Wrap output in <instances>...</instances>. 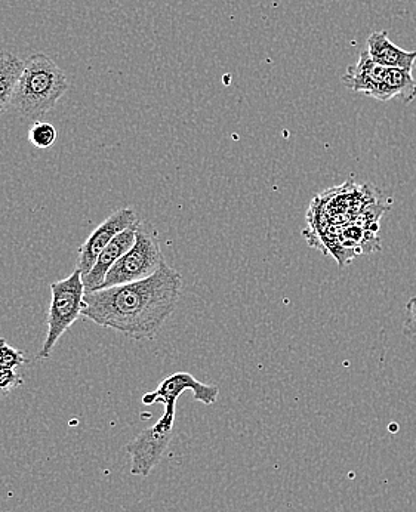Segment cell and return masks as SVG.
I'll list each match as a JSON object with an SVG mask.
<instances>
[{"instance_id": "3957f363", "label": "cell", "mask_w": 416, "mask_h": 512, "mask_svg": "<svg viewBox=\"0 0 416 512\" xmlns=\"http://www.w3.org/2000/svg\"><path fill=\"white\" fill-rule=\"evenodd\" d=\"M85 285L82 273L73 271L66 279L51 283V305L46 317V338L38 353V360H48L64 333L67 332L85 308Z\"/></svg>"}, {"instance_id": "8992f818", "label": "cell", "mask_w": 416, "mask_h": 512, "mask_svg": "<svg viewBox=\"0 0 416 512\" xmlns=\"http://www.w3.org/2000/svg\"><path fill=\"white\" fill-rule=\"evenodd\" d=\"M137 221V215H135L132 208H122L114 211L103 224L95 228L94 233L80 246L76 270L80 271L82 276H86L94 268L98 256L112 243L114 237Z\"/></svg>"}, {"instance_id": "4fadbf2b", "label": "cell", "mask_w": 416, "mask_h": 512, "mask_svg": "<svg viewBox=\"0 0 416 512\" xmlns=\"http://www.w3.org/2000/svg\"><path fill=\"white\" fill-rule=\"evenodd\" d=\"M29 141L33 147L38 148V150H48L54 146L55 141H57V129H55L54 125L46 122H38L33 123L32 128L29 131Z\"/></svg>"}, {"instance_id": "9a60e30c", "label": "cell", "mask_w": 416, "mask_h": 512, "mask_svg": "<svg viewBox=\"0 0 416 512\" xmlns=\"http://www.w3.org/2000/svg\"><path fill=\"white\" fill-rule=\"evenodd\" d=\"M23 378L15 372V369L0 366V394H8L23 384Z\"/></svg>"}, {"instance_id": "30bf717a", "label": "cell", "mask_w": 416, "mask_h": 512, "mask_svg": "<svg viewBox=\"0 0 416 512\" xmlns=\"http://www.w3.org/2000/svg\"><path fill=\"white\" fill-rule=\"evenodd\" d=\"M366 51L375 63L387 69H411L416 63V51H406L390 40L385 32H374L368 37Z\"/></svg>"}, {"instance_id": "9c48e42d", "label": "cell", "mask_w": 416, "mask_h": 512, "mask_svg": "<svg viewBox=\"0 0 416 512\" xmlns=\"http://www.w3.org/2000/svg\"><path fill=\"white\" fill-rule=\"evenodd\" d=\"M140 222L141 221L135 222L131 227L126 228L125 231L117 234L112 240V243L98 256L94 268H92L86 276H82L86 292L98 291L100 286L103 285L107 273L112 270L113 265L134 246Z\"/></svg>"}, {"instance_id": "2e32d148", "label": "cell", "mask_w": 416, "mask_h": 512, "mask_svg": "<svg viewBox=\"0 0 416 512\" xmlns=\"http://www.w3.org/2000/svg\"><path fill=\"white\" fill-rule=\"evenodd\" d=\"M405 332L406 335L416 339V298H412L411 301L406 304Z\"/></svg>"}, {"instance_id": "ba28073f", "label": "cell", "mask_w": 416, "mask_h": 512, "mask_svg": "<svg viewBox=\"0 0 416 512\" xmlns=\"http://www.w3.org/2000/svg\"><path fill=\"white\" fill-rule=\"evenodd\" d=\"M385 74L387 67L375 63L365 49L360 52L357 63L348 67L347 73L342 76V83L350 91L368 95L384 103Z\"/></svg>"}, {"instance_id": "5b68a950", "label": "cell", "mask_w": 416, "mask_h": 512, "mask_svg": "<svg viewBox=\"0 0 416 512\" xmlns=\"http://www.w3.org/2000/svg\"><path fill=\"white\" fill-rule=\"evenodd\" d=\"M190 390L193 393L194 400L211 406L220 396V388L217 385H206L197 381L191 373L177 372L168 376L160 382L157 390L152 393L144 394L143 404L152 406V404L162 403L165 406L162 418L153 425L157 431L165 434H174L175 410L177 402L184 391Z\"/></svg>"}, {"instance_id": "8fae6325", "label": "cell", "mask_w": 416, "mask_h": 512, "mask_svg": "<svg viewBox=\"0 0 416 512\" xmlns=\"http://www.w3.org/2000/svg\"><path fill=\"white\" fill-rule=\"evenodd\" d=\"M24 70V61L11 52L0 51V114L12 106L15 89Z\"/></svg>"}, {"instance_id": "277c9868", "label": "cell", "mask_w": 416, "mask_h": 512, "mask_svg": "<svg viewBox=\"0 0 416 512\" xmlns=\"http://www.w3.org/2000/svg\"><path fill=\"white\" fill-rule=\"evenodd\" d=\"M165 262L156 230L140 222L134 246L113 265L98 291L149 279Z\"/></svg>"}, {"instance_id": "52a82bcc", "label": "cell", "mask_w": 416, "mask_h": 512, "mask_svg": "<svg viewBox=\"0 0 416 512\" xmlns=\"http://www.w3.org/2000/svg\"><path fill=\"white\" fill-rule=\"evenodd\" d=\"M174 434H165L150 427L138 434L126 446V452L131 456L132 476L149 477L157 467L168 449Z\"/></svg>"}, {"instance_id": "5bb4252c", "label": "cell", "mask_w": 416, "mask_h": 512, "mask_svg": "<svg viewBox=\"0 0 416 512\" xmlns=\"http://www.w3.org/2000/svg\"><path fill=\"white\" fill-rule=\"evenodd\" d=\"M26 363V357L21 351L9 347L5 339L0 338V366L9 367V369H17Z\"/></svg>"}, {"instance_id": "6da1fadb", "label": "cell", "mask_w": 416, "mask_h": 512, "mask_svg": "<svg viewBox=\"0 0 416 512\" xmlns=\"http://www.w3.org/2000/svg\"><path fill=\"white\" fill-rule=\"evenodd\" d=\"M183 277L168 264L146 280L85 293L82 316L135 341H152L177 310Z\"/></svg>"}, {"instance_id": "7c38bea8", "label": "cell", "mask_w": 416, "mask_h": 512, "mask_svg": "<svg viewBox=\"0 0 416 512\" xmlns=\"http://www.w3.org/2000/svg\"><path fill=\"white\" fill-rule=\"evenodd\" d=\"M400 98L409 104L416 98V82L411 69H387L384 83V103Z\"/></svg>"}, {"instance_id": "7a4b0ae2", "label": "cell", "mask_w": 416, "mask_h": 512, "mask_svg": "<svg viewBox=\"0 0 416 512\" xmlns=\"http://www.w3.org/2000/svg\"><path fill=\"white\" fill-rule=\"evenodd\" d=\"M69 88L70 83L63 70L48 55L38 52L24 61L12 107L24 119L38 122L57 106Z\"/></svg>"}]
</instances>
